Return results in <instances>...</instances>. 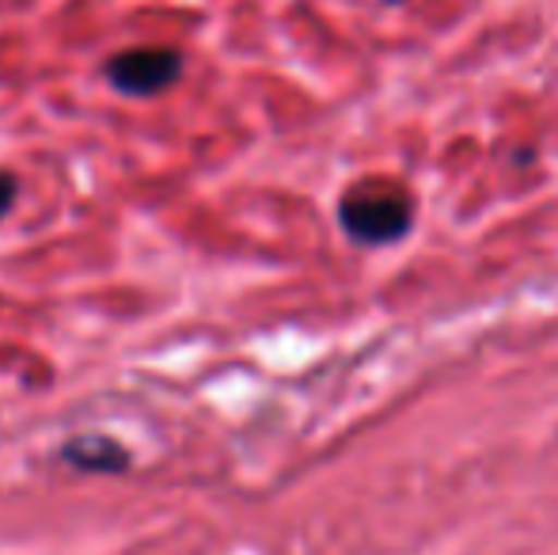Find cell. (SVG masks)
Masks as SVG:
<instances>
[{"label":"cell","mask_w":558,"mask_h":555,"mask_svg":"<svg viewBox=\"0 0 558 555\" xmlns=\"http://www.w3.org/2000/svg\"><path fill=\"white\" fill-rule=\"evenodd\" d=\"M69 468L76 472H96V475H114L130 468V449L122 442H114L111 434H76L61 449Z\"/></svg>","instance_id":"3957f363"},{"label":"cell","mask_w":558,"mask_h":555,"mask_svg":"<svg viewBox=\"0 0 558 555\" xmlns=\"http://www.w3.org/2000/svg\"><path fill=\"white\" fill-rule=\"evenodd\" d=\"M104 73L122 96L148 99L183 81V53L171 46H137V50L114 53Z\"/></svg>","instance_id":"7a4b0ae2"},{"label":"cell","mask_w":558,"mask_h":555,"mask_svg":"<svg viewBox=\"0 0 558 555\" xmlns=\"http://www.w3.org/2000/svg\"><path fill=\"white\" fill-rule=\"evenodd\" d=\"M15 191H20V183H15L12 171H0V217L15 206Z\"/></svg>","instance_id":"277c9868"},{"label":"cell","mask_w":558,"mask_h":555,"mask_svg":"<svg viewBox=\"0 0 558 555\" xmlns=\"http://www.w3.org/2000/svg\"><path fill=\"white\" fill-rule=\"evenodd\" d=\"M388 4H403V0H388Z\"/></svg>","instance_id":"5b68a950"},{"label":"cell","mask_w":558,"mask_h":555,"mask_svg":"<svg viewBox=\"0 0 558 555\" xmlns=\"http://www.w3.org/2000/svg\"><path fill=\"white\" fill-rule=\"evenodd\" d=\"M338 221H342L345 237L357 240V244H396L411 232V194L396 183H357L338 202Z\"/></svg>","instance_id":"6da1fadb"}]
</instances>
